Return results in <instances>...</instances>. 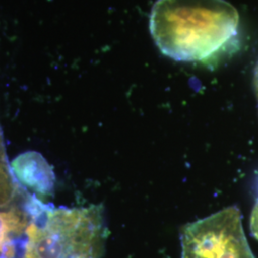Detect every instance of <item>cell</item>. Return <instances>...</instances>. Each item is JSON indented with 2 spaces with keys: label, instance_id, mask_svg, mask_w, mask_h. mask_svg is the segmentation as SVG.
Here are the masks:
<instances>
[{
  "label": "cell",
  "instance_id": "6da1fadb",
  "mask_svg": "<svg viewBox=\"0 0 258 258\" xmlns=\"http://www.w3.org/2000/svg\"><path fill=\"white\" fill-rule=\"evenodd\" d=\"M149 28L164 55L208 63L237 49L239 15L226 0H159Z\"/></svg>",
  "mask_w": 258,
  "mask_h": 258
},
{
  "label": "cell",
  "instance_id": "7a4b0ae2",
  "mask_svg": "<svg viewBox=\"0 0 258 258\" xmlns=\"http://www.w3.org/2000/svg\"><path fill=\"white\" fill-rule=\"evenodd\" d=\"M23 258H101L106 228L100 206L46 207L30 219Z\"/></svg>",
  "mask_w": 258,
  "mask_h": 258
},
{
  "label": "cell",
  "instance_id": "3957f363",
  "mask_svg": "<svg viewBox=\"0 0 258 258\" xmlns=\"http://www.w3.org/2000/svg\"><path fill=\"white\" fill-rule=\"evenodd\" d=\"M181 241L182 258H254L236 207L185 225Z\"/></svg>",
  "mask_w": 258,
  "mask_h": 258
},
{
  "label": "cell",
  "instance_id": "277c9868",
  "mask_svg": "<svg viewBox=\"0 0 258 258\" xmlns=\"http://www.w3.org/2000/svg\"><path fill=\"white\" fill-rule=\"evenodd\" d=\"M16 178L32 191L41 196H53L55 177L52 166L36 151H28L17 157L11 164Z\"/></svg>",
  "mask_w": 258,
  "mask_h": 258
},
{
  "label": "cell",
  "instance_id": "5b68a950",
  "mask_svg": "<svg viewBox=\"0 0 258 258\" xmlns=\"http://www.w3.org/2000/svg\"><path fill=\"white\" fill-rule=\"evenodd\" d=\"M27 213L17 209L0 212V251L11 239V236L20 235L27 229Z\"/></svg>",
  "mask_w": 258,
  "mask_h": 258
},
{
  "label": "cell",
  "instance_id": "8992f818",
  "mask_svg": "<svg viewBox=\"0 0 258 258\" xmlns=\"http://www.w3.org/2000/svg\"><path fill=\"white\" fill-rule=\"evenodd\" d=\"M250 232L258 240V198L250 216Z\"/></svg>",
  "mask_w": 258,
  "mask_h": 258
}]
</instances>
